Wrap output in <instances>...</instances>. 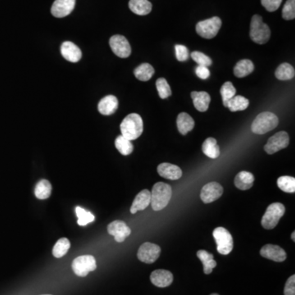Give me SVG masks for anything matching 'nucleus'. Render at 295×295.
Here are the masks:
<instances>
[{
	"instance_id": "nucleus-1",
	"label": "nucleus",
	"mask_w": 295,
	"mask_h": 295,
	"mask_svg": "<svg viewBox=\"0 0 295 295\" xmlns=\"http://www.w3.org/2000/svg\"><path fill=\"white\" fill-rule=\"evenodd\" d=\"M121 135L127 140H136L142 135L144 131L143 120L137 113H131L124 118L120 126Z\"/></svg>"
},
{
	"instance_id": "nucleus-2",
	"label": "nucleus",
	"mask_w": 295,
	"mask_h": 295,
	"mask_svg": "<svg viewBox=\"0 0 295 295\" xmlns=\"http://www.w3.org/2000/svg\"><path fill=\"white\" fill-rule=\"evenodd\" d=\"M172 189L168 184L158 182L153 186L151 192V203L154 211H160L167 206L172 199Z\"/></svg>"
},
{
	"instance_id": "nucleus-3",
	"label": "nucleus",
	"mask_w": 295,
	"mask_h": 295,
	"mask_svg": "<svg viewBox=\"0 0 295 295\" xmlns=\"http://www.w3.org/2000/svg\"><path fill=\"white\" fill-rule=\"evenodd\" d=\"M278 124L279 119L277 115L270 112H262L253 121L251 130L254 134L263 135L274 130Z\"/></svg>"
},
{
	"instance_id": "nucleus-4",
	"label": "nucleus",
	"mask_w": 295,
	"mask_h": 295,
	"mask_svg": "<svg viewBox=\"0 0 295 295\" xmlns=\"http://www.w3.org/2000/svg\"><path fill=\"white\" fill-rule=\"evenodd\" d=\"M271 30L267 24L263 22V17L254 15L250 24V38L257 44H264L270 39Z\"/></svg>"
},
{
	"instance_id": "nucleus-5",
	"label": "nucleus",
	"mask_w": 295,
	"mask_h": 295,
	"mask_svg": "<svg viewBox=\"0 0 295 295\" xmlns=\"http://www.w3.org/2000/svg\"><path fill=\"white\" fill-rule=\"evenodd\" d=\"M286 213V208L281 203H274L268 206L262 218V226L266 230H273L279 223L281 218Z\"/></svg>"
},
{
	"instance_id": "nucleus-6",
	"label": "nucleus",
	"mask_w": 295,
	"mask_h": 295,
	"mask_svg": "<svg viewBox=\"0 0 295 295\" xmlns=\"http://www.w3.org/2000/svg\"><path fill=\"white\" fill-rule=\"evenodd\" d=\"M222 27V20L218 16L197 23L196 32L204 39H213Z\"/></svg>"
},
{
	"instance_id": "nucleus-7",
	"label": "nucleus",
	"mask_w": 295,
	"mask_h": 295,
	"mask_svg": "<svg viewBox=\"0 0 295 295\" xmlns=\"http://www.w3.org/2000/svg\"><path fill=\"white\" fill-rule=\"evenodd\" d=\"M213 236L215 239L218 251L222 255L229 254L233 250V238L229 231L224 227H218L213 232Z\"/></svg>"
},
{
	"instance_id": "nucleus-8",
	"label": "nucleus",
	"mask_w": 295,
	"mask_h": 295,
	"mask_svg": "<svg viewBox=\"0 0 295 295\" xmlns=\"http://www.w3.org/2000/svg\"><path fill=\"white\" fill-rule=\"evenodd\" d=\"M71 267L76 276L86 277L90 272H94L96 269V260L92 255H83L74 259Z\"/></svg>"
},
{
	"instance_id": "nucleus-9",
	"label": "nucleus",
	"mask_w": 295,
	"mask_h": 295,
	"mask_svg": "<svg viewBox=\"0 0 295 295\" xmlns=\"http://www.w3.org/2000/svg\"><path fill=\"white\" fill-rule=\"evenodd\" d=\"M161 248L153 243H144L138 250L137 257L142 263L151 264L160 256Z\"/></svg>"
},
{
	"instance_id": "nucleus-10",
	"label": "nucleus",
	"mask_w": 295,
	"mask_h": 295,
	"mask_svg": "<svg viewBox=\"0 0 295 295\" xmlns=\"http://www.w3.org/2000/svg\"><path fill=\"white\" fill-rule=\"evenodd\" d=\"M109 45L112 52L121 58L128 57L131 53V47L126 37L116 34L110 38Z\"/></svg>"
},
{
	"instance_id": "nucleus-11",
	"label": "nucleus",
	"mask_w": 295,
	"mask_h": 295,
	"mask_svg": "<svg viewBox=\"0 0 295 295\" xmlns=\"http://www.w3.org/2000/svg\"><path fill=\"white\" fill-rule=\"evenodd\" d=\"M289 144L290 137L288 133L286 131H280L268 140V143L264 146V149L268 154H273L282 149H286V147H288Z\"/></svg>"
},
{
	"instance_id": "nucleus-12",
	"label": "nucleus",
	"mask_w": 295,
	"mask_h": 295,
	"mask_svg": "<svg viewBox=\"0 0 295 295\" xmlns=\"http://www.w3.org/2000/svg\"><path fill=\"white\" fill-rule=\"evenodd\" d=\"M223 194V188L218 182H210L203 187L200 198L204 204H210L218 200Z\"/></svg>"
},
{
	"instance_id": "nucleus-13",
	"label": "nucleus",
	"mask_w": 295,
	"mask_h": 295,
	"mask_svg": "<svg viewBox=\"0 0 295 295\" xmlns=\"http://www.w3.org/2000/svg\"><path fill=\"white\" fill-rule=\"evenodd\" d=\"M108 232L111 236H114L115 241L121 243L131 235V230L122 221H114L108 225Z\"/></svg>"
},
{
	"instance_id": "nucleus-14",
	"label": "nucleus",
	"mask_w": 295,
	"mask_h": 295,
	"mask_svg": "<svg viewBox=\"0 0 295 295\" xmlns=\"http://www.w3.org/2000/svg\"><path fill=\"white\" fill-rule=\"evenodd\" d=\"M75 5L76 0H55L51 7V13L57 18H62L71 14Z\"/></svg>"
},
{
	"instance_id": "nucleus-15",
	"label": "nucleus",
	"mask_w": 295,
	"mask_h": 295,
	"mask_svg": "<svg viewBox=\"0 0 295 295\" xmlns=\"http://www.w3.org/2000/svg\"><path fill=\"white\" fill-rule=\"evenodd\" d=\"M261 256L277 263H282L286 260L287 254L282 248L278 245H267L262 248Z\"/></svg>"
},
{
	"instance_id": "nucleus-16",
	"label": "nucleus",
	"mask_w": 295,
	"mask_h": 295,
	"mask_svg": "<svg viewBox=\"0 0 295 295\" xmlns=\"http://www.w3.org/2000/svg\"><path fill=\"white\" fill-rule=\"evenodd\" d=\"M61 53L65 59L71 62H77L82 57L80 48L71 41H66L61 45Z\"/></svg>"
},
{
	"instance_id": "nucleus-17",
	"label": "nucleus",
	"mask_w": 295,
	"mask_h": 295,
	"mask_svg": "<svg viewBox=\"0 0 295 295\" xmlns=\"http://www.w3.org/2000/svg\"><path fill=\"white\" fill-rule=\"evenodd\" d=\"M150 280L154 286L160 288H164L172 284L173 282V275L172 273H170L169 271L159 269L152 273Z\"/></svg>"
},
{
	"instance_id": "nucleus-18",
	"label": "nucleus",
	"mask_w": 295,
	"mask_h": 295,
	"mask_svg": "<svg viewBox=\"0 0 295 295\" xmlns=\"http://www.w3.org/2000/svg\"><path fill=\"white\" fill-rule=\"evenodd\" d=\"M158 174L162 177L168 180H178L182 176V171L176 165L168 163H161L158 167Z\"/></svg>"
},
{
	"instance_id": "nucleus-19",
	"label": "nucleus",
	"mask_w": 295,
	"mask_h": 295,
	"mask_svg": "<svg viewBox=\"0 0 295 295\" xmlns=\"http://www.w3.org/2000/svg\"><path fill=\"white\" fill-rule=\"evenodd\" d=\"M151 203V192L148 190H144L139 193L135 197L131 207V213L132 214L137 213L138 211H143L148 208Z\"/></svg>"
},
{
	"instance_id": "nucleus-20",
	"label": "nucleus",
	"mask_w": 295,
	"mask_h": 295,
	"mask_svg": "<svg viewBox=\"0 0 295 295\" xmlns=\"http://www.w3.org/2000/svg\"><path fill=\"white\" fill-rule=\"evenodd\" d=\"M118 108V100L113 95H108L101 99L98 103V112L104 116L113 114Z\"/></svg>"
},
{
	"instance_id": "nucleus-21",
	"label": "nucleus",
	"mask_w": 295,
	"mask_h": 295,
	"mask_svg": "<svg viewBox=\"0 0 295 295\" xmlns=\"http://www.w3.org/2000/svg\"><path fill=\"white\" fill-rule=\"evenodd\" d=\"M191 98L193 99V103L199 112H206L208 109L211 102V97L207 92L204 91H193L191 93Z\"/></svg>"
},
{
	"instance_id": "nucleus-22",
	"label": "nucleus",
	"mask_w": 295,
	"mask_h": 295,
	"mask_svg": "<svg viewBox=\"0 0 295 295\" xmlns=\"http://www.w3.org/2000/svg\"><path fill=\"white\" fill-rule=\"evenodd\" d=\"M176 124H177L179 132L183 135L192 131L195 127V121L186 112H181L178 115Z\"/></svg>"
},
{
	"instance_id": "nucleus-23",
	"label": "nucleus",
	"mask_w": 295,
	"mask_h": 295,
	"mask_svg": "<svg viewBox=\"0 0 295 295\" xmlns=\"http://www.w3.org/2000/svg\"><path fill=\"white\" fill-rule=\"evenodd\" d=\"M129 7L134 13L145 16L151 12L153 6L149 0H130Z\"/></svg>"
},
{
	"instance_id": "nucleus-24",
	"label": "nucleus",
	"mask_w": 295,
	"mask_h": 295,
	"mask_svg": "<svg viewBox=\"0 0 295 295\" xmlns=\"http://www.w3.org/2000/svg\"><path fill=\"white\" fill-rule=\"evenodd\" d=\"M254 182V176L251 172L243 171L236 175L235 185L241 190H250Z\"/></svg>"
},
{
	"instance_id": "nucleus-25",
	"label": "nucleus",
	"mask_w": 295,
	"mask_h": 295,
	"mask_svg": "<svg viewBox=\"0 0 295 295\" xmlns=\"http://www.w3.org/2000/svg\"><path fill=\"white\" fill-rule=\"evenodd\" d=\"M254 70V65L250 59L241 60L236 63L234 68V74L236 77L243 78L249 76Z\"/></svg>"
},
{
	"instance_id": "nucleus-26",
	"label": "nucleus",
	"mask_w": 295,
	"mask_h": 295,
	"mask_svg": "<svg viewBox=\"0 0 295 295\" xmlns=\"http://www.w3.org/2000/svg\"><path fill=\"white\" fill-rule=\"evenodd\" d=\"M197 256L204 265V272L205 274L212 273L213 268L217 267V262L213 259V255L205 250H199L197 252Z\"/></svg>"
},
{
	"instance_id": "nucleus-27",
	"label": "nucleus",
	"mask_w": 295,
	"mask_h": 295,
	"mask_svg": "<svg viewBox=\"0 0 295 295\" xmlns=\"http://www.w3.org/2000/svg\"><path fill=\"white\" fill-rule=\"evenodd\" d=\"M202 150L208 158L215 159L220 156V148L214 138H208L203 144Z\"/></svg>"
},
{
	"instance_id": "nucleus-28",
	"label": "nucleus",
	"mask_w": 295,
	"mask_h": 295,
	"mask_svg": "<svg viewBox=\"0 0 295 295\" xmlns=\"http://www.w3.org/2000/svg\"><path fill=\"white\" fill-rule=\"evenodd\" d=\"M52 193V186L47 180H40L34 188V195L37 199H47Z\"/></svg>"
},
{
	"instance_id": "nucleus-29",
	"label": "nucleus",
	"mask_w": 295,
	"mask_h": 295,
	"mask_svg": "<svg viewBox=\"0 0 295 295\" xmlns=\"http://www.w3.org/2000/svg\"><path fill=\"white\" fill-rule=\"evenodd\" d=\"M275 75L278 80H291L295 76V68H294V66H292V65L285 62L277 67Z\"/></svg>"
},
{
	"instance_id": "nucleus-30",
	"label": "nucleus",
	"mask_w": 295,
	"mask_h": 295,
	"mask_svg": "<svg viewBox=\"0 0 295 295\" xmlns=\"http://www.w3.org/2000/svg\"><path fill=\"white\" fill-rule=\"evenodd\" d=\"M154 72V68L149 63H143L137 66L134 71L135 77L141 81H148L150 80Z\"/></svg>"
},
{
	"instance_id": "nucleus-31",
	"label": "nucleus",
	"mask_w": 295,
	"mask_h": 295,
	"mask_svg": "<svg viewBox=\"0 0 295 295\" xmlns=\"http://www.w3.org/2000/svg\"><path fill=\"white\" fill-rule=\"evenodd\" d=\"M250 105V101L245 97L234 96L231 100L227 103V108H229L231 112H237V111H244Z\"/></svg>"
},
{
	"instance_id": "nucleus-32",
	"label": "nucleus",
	"mask_w": 295,
	"mask_h": 295,
	"mask_svg": "<svg viewBox=\"0 0 295 295\" xmlns=\"http://www.w3.org/2000/svg\"><path fill=\"white\" fill-rule=\"evenodd\" d=\"M115 146L119 153L124 156L130 155L134 149V146L131 140H127L121 135L117 136L115 140Z\"/></svg>"
},
{
	"instance_id": "nucleus-33",
	"label": "nucleus",
	"mask_w": 295,
	"mask_h": 295,
	"mask_svg": "<svg viewBox=\"0 0 295 295\" xmlns=\"http://www.w3.org/2000/svg\"><path fill=\"white\" fill-rule=\"evenodd\" d=\"M71 247V243L68 239L62 238L57 241L53 249V255L57 259H60L66 255Z\"/></svg>"
},
{
	"instance_id": "nucleus-34",
	"label": "nucleus",
	"mask_w": 295,
	"mask_h": 295,
	"mask_svg": "<svg viewBox=\"0 0 295 295\" xmlns=\"http://www.w3.org/2000/svg\"><path fill=\"white\" fill-rule=\"evenodd\" d=\"M278 187L286 193L295 192V179L292 176H281L277 180Z\"/></svg>"
},
{
	"instance_id": "nucleus-35",
	"label": "nucleus",
	"mask_w": 295,
	"mask_h": 295,
	"mask_svg": "<svg viewBox=\"0 0 295 295\" xmlns=\"http://www.w3.org/2000/svg\"><path fill=\"white\" fill-rule=\"evenodd\" d=\"M220 93L222 94V101L225 107H227V103L231 100L234 96H236V89L232 83L230 81L224 83L222 88L220 89Z\"/></svg>"
},
{
	"instance_id": "nucleus-36",
	"label": "nucleus",
	"mask_w": 295,
	"mask_h": 295,
	"mask_svg": "<svg viewBox=\"0 0 295 295\" xmlns=\"http://www.w3.org/2000/svg\"><path fill=\"white\" fill-rule=\"evenodd\" d=\"M76 213L78 218L77 223L79 226L85 227L86 225L94 221V216L90 212H88L80 207H76Z\"/></svg>"
},
{
	"instance_id": "nucleus-37",
	"label": "nucleus",
	"mask_w": 295,
	"mask_h": 295,
	"mask_svg": "<svg viewBox=\"0 0 295 295\" xmlns=\"http://www.w3.org/2000/svg\"><path fill=\"white\" fill-rule=\"evenodd\" d=\"M156 87L161 98H168L172 95V89L165 78H159L156 81Z\"/></svg>"
},
{
	"instance_id": "nucleus-38",
	"label": "nucleus",
	"mask_w": 295,
	"mask_h": 295,
	"mask_svg": "<svg viewBox=\"0 0 295 295\" xmlns=\"http://www.w3.org/2000/svg\"><path fill=\"white\" fill-rule=\"evenodd\" d=\"M282 16L285 20H293L295 17V0H287L282 10Z\"/></svg>"
},
{
	"instance_id": "nucleus-39",
	"label": "nucleus",
	"mask_w": 295,
	"mask_h": 295,
	"mask_svg": "<svg viewBox=\"0 0 295 295\" xmlns=\"http://www.w3.org/2000/svg\"><path fill=\"white\" fill-rule=\"evenodd\" d=\"M191 57L196 63L199 64V66H209L213 64V61L210 57L199 51L193 52L191 53Z\"/></svg>"
},
{
	"instance_id": "nucleus-40",
	"label": "nucleus",
	"mask_w": 295,
	"mask_h": 295,
	"mask_svg": "<svg viewBox=\"0 0 295 295\" xmlns=\"http://www.w3.org/2000/svg\"><path fill=\"white\" fill-rule=\"evenodd\" d=\"M176 58L180 62H185L189 58V49L187 47L182 44H176L175 46Z\"/></svg>"
},
{
	"instance_id": "nucleus-41",
	"label": "nucleus",
	"mask_w": 295,
	"mask_h": 295,
	"mask_svg": "<svg viewBox=\"0 0 295 295\" xmlns=\"http://www.w3.org/2000/svg\"><path fill=\"white\" fill-rule=\"evenodd\" d=\"M282 0H261V3L263 7L268 11H277L282 4Z\"/></svg>"
},
{
	"instance_id": "nucleus-42",
	"label": "nucleus",
	"mask_w": 295,
	"mask_h": 295,
	"mask_svg": "<svg viewBox=\"0 0 295 295\" xmlns=\"http://www.w3.org/2000/svg\"><path fill=\"white\" fill-rule=\"evenodd\" d=\"M285 295H295V276H291L286 282L284 290Z\"/></svg>"
},
{
	"instance_id": "nucleus-43",
	"label": "nucleus",
	"mask_w": 295,
	"mask_h": 295,
	"mask_svg": "<svg viewBox=\"0 0 295 295\" xmlns=\"http://www.w3.org/2000/svg\"><path fill=\"white\" fill-rule=\"evenodd\" d=\"M195 72L198 77L203 80H206L210 76V71L208 70V66H198L195 69Z\"/></svg>"
},
{
	"instance_id": "nucleus-44",
	"label": "nucleus",
	"mask_w": 295,
	"mask_h": 295,
	"mask_svg": "<svg viewBox=\"0 0 295 295\" xmlns=\"http://www.w3.org/2000/svg\"><path fill=\"white\" fill-rule=\"evenodd\" d=\"M295 231H294L293 233H292V235H291V239H292V240H293V241H295Z\"/></svg>"
},
{
	"instance_id": "nucleus-45",
	"label": "nucleus",
	"mask_w": 295,
	"mask_h": 295,
	"mask_svg": "<svg viewBox=\"0 0 295 295\" xmlns=\"http://www.w3.org/2000/svg\"><path fill=\"white\" fill-rule=\"evenodd\" d=\"M218 295V294H213V295Z\"/></svg>"
}]
</instances>
